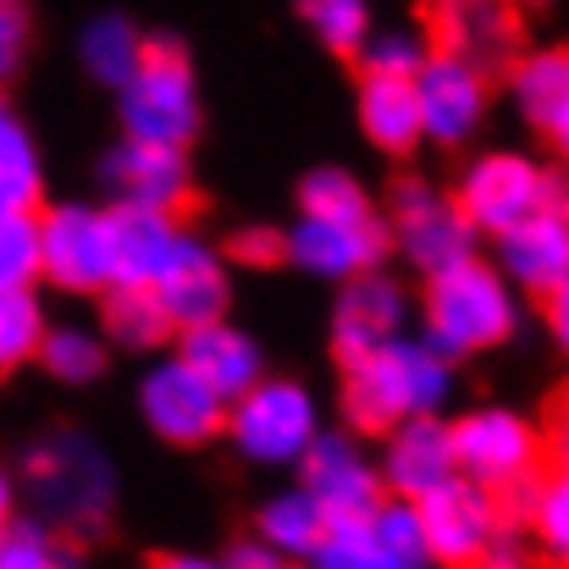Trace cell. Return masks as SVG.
I'll return each instance as SVG.
<instances>
[{"label": "cell", "instance_id": "cell-35", "mask_svg": "<svg viewBox=\"0 0 569 569\" xmlns=\"http://www.w3.org/2000/svg\"><path fill=\"white\" fill-rule=\"evenodd\" d=\"M321 569H398L387 553H381L371 520H332L327 537H321V553H316Z\"/></svg>", "mask_w": 569, "mask_h": 569}, {"label": "cell", "instance_id": "cell-41", "mask_svg": "<svg viewBox=\"0 0 569 569\" xmlns=\"http://www.w3.org/2000/svg\"><path fill=\"white\" fill-rule=\"evenodd\" d=\"M277 249H288V238H277V232H266V227H243V232L232 238V254H238V260H271Z\"/></svg>", "mask_w": 569, "mask_h": 569}, {"label": "cell", "instance_id": "cell-7", "mask_svg": "<svg viewBox=\"0 0 569 569\" xmlns=\"http://www.w3.org/2000/svg\"><path fill=\"white\" fill-rule=\"evenodd\" d=\"M459 210L470 216L476 232L503 238V232H515V227L559 210V189L526 156H481L465 172V183H459Z\"/></svg>", "mask_w": 569, "mask_h": 569}, {"label": "cell", "instance_id": "cell-36", "mask_svg": "<svg viewBox=\"0 0 569 569\" xmlns=\"http://www.w3.org/2000/svg\"><path fill=\"white\" fill-rule=\"evenodd\" d=\"M360 67L366 78H415L426 67V44L409 28H381L360 44Z\"/></svg>", "mask_w": 569, "mask_h": 569}, {"label": "cell", "instance_id": "cell-13", "mask_svg": "<svg viewBox=\"0 0 569 569\" xmlns=\"http://www.w3.org/2000/svg\"><path fill=\"white\" fill-rule=\"evenodd\" d=\"M381 249H387V232L371 210L366 216H299V227L288 232V254L305 271L332 277V282L371 277L381 266Z\"/></svg>", "mask_w": 569, "mask_h": 569}, {"label": "cell", "instance_id": "cell-17", "mask_svg": "<svg viewBox=\"0 0 569 569\" xmlns=\"http://www.w3.org/2000/svg\"><path fill=\"white\" fill-rule=\"evenodd\" d=\"M106 189L117 193V204H128V210H167L172 216L189 199V161H183V150L128 139L106 161Z\"/></svg>", "mask_w": 569, "mask_h": 569}, {"label": "cell", "instance_id": "cell-37", "mask_svg": "<svg viewBox=\"0 0 569 569\" xmlns=\"http://www.w3.org/2000/svg\"><path fill=\"white\" fill-rule=\"evenodd\" d=\"M299 204H305V216H366V210H371L366 189H360L349 172H338V167L310 172L305 189H299Z\"/></svg>", "mask_w": 569, "mask_h": 569}, {"label": "cell", "instance_id": "cell-47", "mask_svg": "<svg viewBox=\"0 0 569 569\" xmlns=\"http://www.w3.org/2000/svg\"><path fill=\"white\" fill-rule=\"evenodd\" d=\"M310 569H321V565H310Z\"/></svg>", "mask_w": 569, "mask_h": 569}, {"label": "cell", "instance_id": "cell-45", "mask_svg": "<svg viewBox=\"0 0 569 569\" xmlns=\"http://www.w3.org/2000/svg\"><path fill=\"white\" fill-rule=\"evenodd\" d=\"M470 569H520V559H509V553H492V559H481V565Z\"/></svg>", "mask_w": 569, "mask_h": 569}, {"label": "cell", "instance_id": "cell-42", "mask_svg": "<svg viewBox=\"0 0 569 569\" xmlns=\"http://www.w3.org/2000/svg\"><path fill=\"white\" fill-rule=\"evenodd\" d=\"M548 327H553V338H559V349L569 355V282L559 293H548Z\"/></svg>", "mask_w": 569, "mask_h": 569}, {"label": "cell", "instance_id": "cell-30", "mask_svg": "<svg viewBox=\"0 0 569 569\" xmlns=\"http://www.w3.org/2000/svg\"><path fill=\"white\" fill-rule=\"evenodd\" d=\"M44 271V216L11 210L0 216V288H28Z\"/></svg>", "mask_w": 569, "mask_h": 569}, {"label": "cell", "instance_id": "cell-9", "mask_svg": "<svg viewBox=\"0 0 569 569\" xmlns=\"http://www.w3.org/2000/svg\"><path fill=\"white\" fill-rule=\"evenodd\" d=\"M44 277H56L72 293L117 288V227L111 210L61 204L44 216Z\"/></svg>", "mask_w": 569, "mask_h": 569}, {"label": "cell", "instance_id": "cell-1", "mask_svg": "<svg viewBox=\"0 0 569 569\" xmlns=\"http://www.w3.org/2000/svg\"><path fill=\"white\" fill-rule=\"evenodd\" d=\"M442 398H448V360L431 343L392 338L371 355L349 360L343 409L360 431H398L403 420H426L437 415Z\"/></svg>", "mask_w": 569, "mask_h": 569}, {"label": "cell", "instance_id": "cell-46", "mask_svg": "<svg viewBox=\"0 0 569 569\" xmlns=\"http://www.w3.org/2000/svg\"><path fill=\"white\" fill-rule=\"evenodd\" d=\"M559 216L569 221V189H559Z\"/></svg>", "mask_w": 569, "mask_h": 569}, {"label": "cell", "instance_id": "cell-15", "mask_svg": "<svg viewBox=\"0 0 569 569\" xmlns=\"http://www.w3.org/2000/svg\"><path fill=\"white\" fill-rule=\"evenodd\" d=\"M299 465H305V492L321 503L327 520H371L377 515L381 476L349 437H316V448Z\"/></svg>", "mask_w": 569, "mask_h": 569}, {"label": "cell", "instance_id": "cell-16", "mask_svg": "<svg viewBox=\"0 0 569 569\" xmlns=\"http://www.w3.org/2000/svg\"><path fill=\"white\" fill-rule=\"evenodd\" d=\"M381 476L398 498L420 503L431 498L437 487H448L459 476V459H453V426L442 420H403L398 431H387V453H381Z\"/></svg>", "mask_w": 569, "mask_h": 569}, {"label": "cell", "instance_id": "cell-34", "mask_svg": "<svg viewBox=\"0 0 569 569\" xmlns=\"http://www.w3.org/2000/svg\"><path fill=\"white\" fill-rule=\"evenodd\" d=\"M39 360L50 366V377L83 387V381H94L106 371V343H100L94 332H83V327H56V332H44Z\"/></svg>", "mask_w": 569, "mask_h": 569}, {"label": "cell", "instance_id": "cell-22", "mask_svg": "<svg viewBox=\"0 0 569 569\" xmlns=\"http://www.w3.org/2000/svg\"><path fill=\"white\" fill-rule=\"evenodd\" d=\"M178 360H189L193 371L210 381L227 403L260 381V349H254L238 327H227V321H204V327L183 332V355H178Z\"/></svg>", "mask_w": 569, "mask_h": 569}, {"label": "cell", "instance_id": "cell-3", "mask_svg": "<svg viewBox=\"0 0 569 569\" xmlns=\"http://www.w3.org/2000/svg\"><path fill=\"white\" fill-rule=\"evenodd\" d=\"M426 343L448 360V355H481L498 349L515 332V293L509 277L465 260L442 277H426Z\"/></svg>", "mask_w": 569, "mask_h": 569}, {"label": "cell", "instance_id": "cell-19", "mask_svg": "<svg viewBox=\"0 0 569 569\" xmlns=\"http://www.w3.org/2000/svg\"><path fill=\"white\" fill-rule=\"evenodd\" d=\"M437 33H442L448 56H465L481 72L515 56L509 0H437Z\"/></svg>", "mask_w": 569, "mask_h": 569}, {"label": "cell", "instance_id": "cell-33", "mask_svg": "<svg viewBox=\"0 0 569 569\" xmlns=\"http://www.w3.org/2000/svg\"><path fill=\"white\" fill-rule=\"evenodd\" d=\"M305 22L316 28L321 44L332 50H360L377 28H371V0H299Z\"/></svg>", "mask_w": 569, "mask_h": 569}, {"label": "cell", "instance_id": "cell-4", "mask_svg": "<svg viewBox=\"0 0 569 569\" xmlns=\"http://www.w3.org/2000/svg\"><path fill=\"white\" fill-rule=\"evenodd\" d=\"M122 128L139 144L183 150L199 133V89L178 44H144V61L122 83Z\"/></svg>", "mask_w": 569, "mask_h": 569}, {"label": "cell", "instance_id": "cell-38", "mask_svg": "<svg viewBox=\"0 0 569 569\" xmlns=\"http://www.w3.org/2000/svg\"><path fill=\"white\" fill-rule=\"evenodd\" d=\"M0 569H72L67 553L50 542L44 526H11L0 537Z\"/></svg>", "mask_w": 569, "mask_h": 569}, {"label": "cell", "instance_id": "cell-32", "mask_svg": "<svg viewBox=\"0 0 569 569\" xmlns=\"http://www.w3.org/2000/svg\"><path fill=\"white\" fill-rule=\"evenodd\" d=\"M44 349V316L28 288H0V371Z\"/></svg>", "mask_w": 569, "mask_h": 569}, {"label": "cell", "instance_id": "cell-6", "mask_svg": "<svg viewBox=\"0 0 569 569\" xmlns=\"http://www.w3.org/2000/svg\"><path fill=\"white\" fill-rule=\"evenodd\" d=\"M453 459L459 476L487 492H531V476L542 465V437L531 420L509 409H476L453 426Z\"/></svg>", "mask_w": 569, "mask_h": 569}, {"label": "cell", "instance_id": "cell-43", "mask_svg": "<svg viewBox=\"0 0 569 569\" xmlns=\"http://www.w3.org/2000/svg\"><path fill=\"white\" fill-rule=\"evenodd\" d=\"M156 569H227V565H216V559H193V553H172V559H161Z\"/></svg>", "mask_w": 569, "mask_h": 569}, {"label": "cell", "instance_id": "cell-11", "mask_svg": "<svg viewBox=\"0 0 569 569\" xmlns=\"http://www.w3.org/2000/svg\"><path fill=\"white\" fill-rule=\"evenodd\" d=\"M111 227H117V282L122 288L161 293L199 254V238H189L167 210H128V204H117Z\"/></svg>", "mask_w": 569, "mask_h": 569}, {"label": "cell", "instance_id": "cell-21", "mask_svg": "<svg viewBox=\"0 0 569 569\" xmlns=\"http://www.w3.org/2000/svg\"><path fill=\"white\" fill-rule=\"evenodd\" d=\"M515 100L526 122L569 161V50H537L515 67Z\"/></svg>", "mask_w": 569, "mask_h": 569}, {"label": "cell", "instance_id": "cell-39", "mask_svg": "<svg viewBox=\"0 0 569 569\" xmlns=\"http://www.w3.org/2000/svg\"><path fill=\"white\" fill-rule=\"evenodd\" d=\"M22 50H28V17L11 0H0V78L22 67Z\"/></svg>", "mask_w": 569, "mask_h": 569}, {"label": "cell", "instance_id": "cell-2", "mask_svg": "<svg viewBox=\"0 0 569 569\" xmlns=\"http://www.w3.org/2000/svg\"><path fill=\"white\" fill-rule=\"evenodd\" d=\"M22 476H28V498H33L39 520L56 531H72V537H94L117 503L111 459L83 431H56V437L33 442L22 459Z\"/></svg>", "mask_w": 569, "mask_h": 569}, {"label": "cell", "instance_id": "cell-31", "mask_svg": "<svg viewBox=\"0 0 569 569\" xmlns=\"http://www.w3.org/2000/svg\"><path fill=\"white\" fill-rule=\"evenodd\" d=\"M371 531H377L381 553L392 559L398 569H420L431 559V542H426V520H420V503H409V498H387L377 503V515H371Z\"/></svg>", "mask_w": 569, "mask_h": 569}, {"label": "cell", "instance_id": "cell-12", "mask_svg": "<svg viewBox=\"0 0 569 569\" xmlns=\"http://www.w3.org/2000/svg\"><path fill=\"white\" fill-rule=\"evenodd\" d=\"M139 409H144L150 431L167 437V442H204L227 426V398L199 377L189 360L156 366L139 387Z\"/></svg>", "mask_w": 569, "mask_h": 569}, {"label": "cell", "instance_id": "cell-5", "mask_svg": "<svg viewBox=\"0 0 569 569\" xmlns=\"http://www.w3.org/2000/svg\"><path fill=\"white\" fill-rule=\"evenodd\" d=\"M316 420H321L316 398L299 381L282 377H260L249 392H238L227 403V431H232L238 453L254 465H299L321 437Z\"/></svg>", "mask_w": 569, "mask_h": 569}, {"label": "cell", "instance_id": "cell-24", "mask_svg": "<svg viewBox=\"0 0 569 569\" xmlns=\"http://www.w3.org/2000/svg\"><path fill=\"white\" fill-rule=\"evenodd\" d=\"M360 122L381 150H409L415 139H426L415 78H366L360 83Z\"/></svg>", "mask_w": 569, "mask_h": 569}, {"label": "cell", "instance_id": "cell-20", "mask_svg": "<svg viewBox=\"0 0 569 569\" xmlns=\"http://www.w3.org/2000/svg\"><path fill=\"white\" fill-rule=\"evenodd\" d=\"M403 293L387 282V277H355L338 299V355L343 360H360L381 343H392L403 332Z\"/></svg>", "mask_w": 569, "mask_h": 569}, {"label": "cell", "instance_id": "cell-26", "mask_svg": "<svg viewBox=\"0 0 569 569\" xmlns=\"http://www.w3.org/2000/svg\"><path fill=\"white\" fill-rule=\"evenodd\" d=\"M327 515H321V503L299 487V492H277L266 509H260V542H271L282 559H316L321 553V537H327Z\"/></svg>", "mask_w": 569, "mask_h": 569}, {"label": "cell", "instance_id": "cell-44", "mask_svg": "<svg viewBox=\"0 0 569 569\" xmlns=\"http://www.w3.org/2000/svg\"><path fill=\"white\" fill-rule=\"evenodd\" d=\"M6 520H11V476H6V465H0V537L11 531Z\"/></svg>", "mask_w": 569, "mask_h": 569}, {"label": "cell", "instance_id": "cell-23", "mask_svg": "<svg viewBox=\"0 0 569 569\" xmlns=\"http://www.w3.org/2000/svg\"><path fill=\"white\" fill-rule=\"evenodd\" d=\"M526 515H531V537H537V548H542L559 569H569V403H565V415H559L553 470H548V481L531 487Z\"/></svg>", "mask_w": 569, "mask_h": 569}, {"label": "cell", "instance_id": "cell-40", "mask_svg": "<svg viewBox=\"0 0 569 569\" xmlns=\"http://www.w3.org/2000/svg\"><path fill=\"white\" fill-rule=\"evenodd\" d=\"M227 569H288V559H282L271 542L249 537V542H238V548L227 553Z\"/></svg>", "mask_w": 569, "mask_h": 569}, {"label": "cell", "instance_id": "cell-27", "mask_svg": "<svg viewBox=\"0 0 569 569\" xmlns=\"http://www.w3.org/2000/svg\"><path fill=\"white\" fill-rule=\"evenodd\" d=\"M39 199V156L28 128L11 117V106L0 100V216L11 210H33Z\"/></svg>", "mask_w": 569, "mask_h": 569}, {"label": "cell", "instance_id": "cell-28", "mask_svg": "<svg viewBox=\"0 0 569 569\" xmlns=\"http://www.w3.org/2000/svg\"><path fill=\"white\" fill-rule=\"evenodd\" d=\"M139 61H144V39L133 33V22H122V17H94V22L83 28V67H89L100 83L122 89Z\"/></svg>", "mask_w": 569, "mask_h": 569}, {"label": "cell", "instance_id": "cell-14", "mask_svg": "<svg viewBox=\"0 0 569 569\" xmlns=\"http://www.w3.org/2000/svg\"><path fill=\"white\" fill-rule=\"evenodd\" d=\"M415 94H420V122L426 139L437 144H465L481 128L487 111V72L470 67L465 56H426V67L415 72Z\"/></svg>", "mask_w": 569, "mask_h": 569}, {"label": "cell", "instance_id": "cell-10", "mask_svg": "<svg viewBox=\"0 0 569 569\" xmlns=\"http://www.w3.org/2000/svg\"><path fill=\"white\" fill-rule=\"evenodd\" d=\"M420 520H426V542H431L437 565L470 569L498 553V526H503L498 498L465 476H453L448 487L420 498Z\"/></svg>", "mask_w": 569, "mask_h": 569}, {"label": "cell", "instance_id": "cell-29", "mask_svg": "<svg viewBox=\"0 0 569 569\" xmlns=\"http://www.w3.org/2000/svg\"><path fill=\"white\" fill-rule=\"evenodd\" d=\"M106 332L122 349H150L172 332V316L161 310V299L150 288H106Z\"/></svg>", "mask_w": 569, "mask_h": 569}, {"label": "cell", "instance_id": "cell-8", "mask_svg": "<svg viewBox=\"0 0 569 569\" xmlns=\"http://www.w3.org/2000/svg\"><path fill=\"white\" fill-rule=\"evenodd\" d=\"M392 238L403 249V260L426 277H442L465 260H476V227L459 210V199L426 189V183H403L392 204Z\"/></svg>", "mask_w": 569, "mask_h": 569}, {"label": "cell", "instance_id": "cell-18", "mask_svg": "<svg viewBox=\"0 0 569 569\" xmlns=\"http://www.w3.org/2000/svg\"><path fill=\"white\" fill-rule=\"evenodd\" d=\"M498 254H503V277L515 288H531V293H559L569 282V221L559 210L515 227L498 238Z\"/></svg>", "mask_w": 569, "mask_h": 569}, {"label": "cell", "instance_id": "cell-25", "mask_svg": "<svg viewBox=\"0 0 569 569\" xmlns=\"http://www.w3.org/2000/svg\"><path fill=\"white\" fill-rule=\"evenodd\" d=\"M156 299H161V310L172 316L178 332H193V327H204V321H221V305H227V271H221V260L199 243V254H193L189 266H183Z\"/></svg>", "mask_w": 569, "mask_h": 569}]
</instances>
